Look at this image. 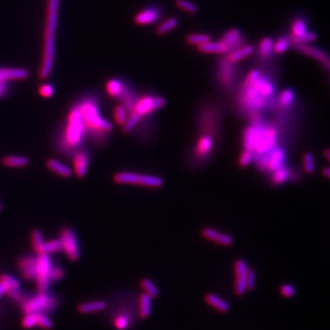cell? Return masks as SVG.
Masks as SVG:
<instances>
[{
	"mask_svg": "<svg viewBox=\"0 0 330 330\" xmlns=\"http://www.w3.org/2000/svg\"><path fill=\"white\" fill-rule=\"evenodd\" d=\"M254 160V154L253 152L250 151H247L244 150L243 152L241 153L239 159V164L241 167H247L250 165V162Z\"/></svg>",
	"mask_w": 330,
	"mask_h": 330,
	"instance_id": "obj_47",
	"label": "cell"
},
{
	"mask_svg": "<svg viewBox=\"0 0 330 330\" xmlns=\"http://www.w3.org/2000/svg\"><path fill=\"white\" fill-rule=\"evenodd\" d=\"M7 291H6L5 287L2 285V283H0V297L2 296Z\"/></svg>",
	"mask_w": 330,
	"mask_h": 330,
	"instance_id": "obj_56",
	"label": "cell"
},
{
	"mask_svg": "<svg viewBox=\"0 0 330 330\" xmlns=\"http://www.w3.org/2000/svg\"><path fill=\"white\" fill-rule=\"evenodd\" d=\"M113 117L115 122L119 126H123L127 121L128 112L122 105H117L114 108Z\"/></svg>",
	"mask_w": 330,
	"mask_h": 330,
	"instance_id": "obj_36",
	"label": "cell"
},
{
	"mask_svg": "<svg viewBox=\"0 0 330 330\" xmlns=\"http://www.w3.org/2000/svg\"><path fill=\"white\" fill-rule=\"evenodd\" d=\"M3 164L10 168H20L28 164L29 160L25 156L8 155L3 158Z\"/></svg>",
	"mask_w": 330,
	"mask_h": 330,
	"instance_id": "obj_28",
	"label": "cell"
},
{
	"mask_svg": "<svg viewBox=\"0 0 330 330\" xmlns=\"http://www.w3.org/2000/svg\"><path fill=\"white\" fill-rule=\"evenodd\" d=\"M202 236L208 241L225 247L231 246L234 243V239L229 234L219 232L211 227H204L202 229Z\"/></svg>",
	"mask_w": 330,
	"mask_h": 330,
	"instance_id": "obj_17",
	"label": "cell"
},
{
	"mask_svg": "<svg viewBox=\"0 0 330 330\" xmlns=\"http://www.w3.org/2000/svg\"><path fill=\"white\" fill-rule=\"evenodd\" d=\"M46 166L49 170L55 173L56 175H60L64 178H69L73 175V171L68 166L61 163V161L55 159H49L46 162Z\"/></svg>",
	"mask_w": 330,
	"mask_h": 330,
	"instance_id": "obj_25",
	"label": "cell"
},
{
	"mask_svg": "<svg viewBox=\"0 0 330 330\" xmlns=\"http://www.w3.org/2000/svg\"><path fill=\"white\" fill-rule=\"evenodd\" d=\"M257 166L265 172H274L285 165L286 151L282 147H276L263 155L255 157Z\"/></svg>",
	"mask_w": 330,
	"mask_h": 330,
	"instance_id": "obj_8",
	"label": "cell"
},
{
	"mask_svg": "<svg viewBox=\"0 0 330 330\" xmlns=\"http://www.w3.org/2000/svg\"><path fill=\"white\" fill-rule=\"evenodd\" d=\"M280 290L281 293L286 298H292L295 294V289L291 284H283Z\"/></svg>",
	"mask_w": 330,
	"mask_h": 330,
	"instance_id": "obj_52",
	"label": "cell"
},
{
	"mask_svg": "<svg viewBox=\"0 0 330 330\" xmlns=\"http://www.w3.org/2000/svg\"><path fill=\"white\" fill-rule=\"evenodd\" d=\"M151 298L146 292L141 294L139 298V315L142 318H147L151 315Z\"/></svg>",
	"mask_w": 330,
	"mask_h": 330,
	"instance_id": "obj_29",
	"label": "cell"
},
{
	"mask_svg": "<svg viewBox=\"0 0 330 330\" xmlns=\"http://www.w3.org/2000/svg\"><path fill=\"white\" fill-rule=\"evenodd\" d=\"M205 299H206V302L208 303L209 306H211L219 312L226 313L229 310L228 304L225 300H223L222 298L217 296L214 293H208L205 297Z\"/></svg>",
	"mask_w": 330,
	"mask_h": 330,
	"instance_id": "obj_27",
	"label": "cell"
},
{
	"mask_svg": "<svg viewBox=\"0 0 330 330\" xmlns=\"http://www.w3.org/2000/svg\"><path fill=\"white\" fill-rule=\"evenodd\" d=\"M89 155L85 151H78L74 157V171L77 177L83 178L87 174Z\"/></svg>",
	"mask_w": 330,
	"mask_h": 330,
	"instance_id": "obj_21",
	"label": "cell"
},
{
	"mask_svg": "<svg viewBox=\"0 0 330 330\" xmlns=\"http://www.w3.org/2000/svg\"><path fill=\"white\" fill-rule=\"evenodd\" d=\"M278 142L279 129L275 125L254 123L243 132L244 150L253 152L254 158L274 150Z\"/></svg>",
	"mask_w": 330,
	"mask_h": 330,
	"instance_id": "obj_3",
	"label": "cell"
},
{
	"mask_svg": "<svg viewBox=\"0 0 330 330\" xmlns=\"http://www.w3.org/2000/svg\"><path fill=\"white\" fill-rule=\"evenodd\" d=\"M60 0H47L45 28L43 36V51L42 62L39 70L41 79L48 78L53 68L55 59V36Z\"/></svg>",
	"mask_w": 330,
	"mask_h": 330,
	"instance_id": "obj_2",
	"label": "cell"
},
{
	"mask_svg": "<svg viewBox=\"0 0 330 330\" xmlns=\"http://www.w3.org/2000/svg\"><path fill=\"white\" fill-rule=\"evenodd\" d=\"M52 260L49 254L42 253L37 257V275L36 284L38 292H47L50 286V273L52 270Z\"/></svg>",
	"mask_w": 330,
	"mask_h": 330,
	"instance_id": "obj_10",
	"label": "cell"
},
{
	"mask_svg": "<svg viewBox=\"0 0 330 330\" xmlns=\"http://www.w3.org/2000/svg\"><path fill=\"white\" fill-rule=\"evenodd\" d=\"M61 250V242L60 239H54L52 241L44 242L43 245V253L50 254V253H54Z\"/></svg>",
	"mask_w": 330,
	"mask_h": 330,
	"instance_id": "obj_40",
	"label": "cell"
},
{
	"mask_svg": "<svg viewBox=\"0 0 330 330\" xmlns=\"http://www.w3.org/2000/svg\"><path fill=\"white\" fill-rule=\"evenodd\" d=\"M275 86L267 76L257 69H252L245 77L239 94L241 108L252 112H259L272 102Z\"/></svg>",
	"mask_w": 330,
	"mask_h": 330,
	"instance_id": "obj_1",
	"label": "cell"
},
{
	"mask_svg": "<svg viewBox=\"0 0 330 330\" xmlns=\"http://www.w3.org/2000/svg\"><path fill=\"white\" fill-rule=\"evenodd\" d=\"M28 71L24 68L0 67V83L8 84L10 81L25 80L28 77Z\"/></svg>",
	"mask_w": 330,
	"mask_h": 330,
	"instance_id": "obj_16",
	"label": "cell"
},
{
	"mask_svg": "<svg viewBox=\"0 0 330 330\" xmlns=\"http://www.w3.org/2000/svg\"><path fill=\"white\" fill-rule=\"evenodd\" d=\"M175 5L180 10H184L189 14H195L197 13L198 9L196 5H194L193 2H190L188 0H176Z\"/></svg>",
	"mask_w": 330,
	"mask_h": 330,
	"instance_id": "obj_44",
	"label": "cell"
},
{
	"mask_svg": "<svg viewBox=\"0 0 330 330\" xmlns=\"http://www.w3.org/2000/svg\"><path fill=\"white\" fill-rule=\"evenodd\" d=\"M9 293L10 295L13 300L17 301V302H23L24 300V295L22 292H20V290H18V291H13V292H7Z\"/></svg>",
	"mask_w": 330,
	"mask_h": 330,
	"instance_id": "obj_53",
	"label": "cell"
},
{
	"mask_svg": "<svg viewBox=\"0 0 330 330\" xmlns=\"http://www.w3.org/2000/svg\"><path fill=\"white\" fill-rule=\"evenodd\" d=\"M198 51L203 53H211V54H225L228 53L229 50L225 43L219 42H211L203 43L197 47Z\"/></svg>",
	"mask_w": 330,
	"mask_h": 330,
	"instance_id": "obj_22",
	"label": "cell"
},
{
	"mask_svg": "<svg viewBox=\"0 0 330 330\" xmlns=\"http://www.w3.org/2000/svg\"><path fill=\"white\" fill-rule=\"evenodd\" d=\"M7 89H8V84L0 83V97L5 94Z\"/></svg>",
	"mask_w": 330,
	"mask_h": 330,
	"instance_id": "obj_54",
	"label": "cell"
},
{
	"mask_svg": "<svg viewBox=\"0 0 330 330\" xmlns=\"http://www.w3.org/2000/svg\"><path fill=\"white\" fill-rule=\"evenodd\" d=\"M209 41H211L210 36L208 34H203V33H193L186 37V43L190 45H194L196 47L203 43H208Z\"/></svg>",
	"mask_w": 330,
	"mask_h": 330,
	"instance_id": "obj_37",
	"label": "cell"
},
{
	"mask_svg": "<svg viewBox=\"0 0 330 330\" xmlns=\"http://www.w3.org/2000/svg\"><path fill=\"white\" fill-rule=\"evenodd\" d=\"M292 178V169H290L286 165H283V167L273 172L271 181L274 185H282Z\"/></svg>",
	"mask_w": 330,
	"mask_h": 330,
	"instance_id": "obj_24",
	"label": "cell"
},
{
	"mask_svg": "<svg viewBox=\"0 0 330 330\" xmlns=\"http://www.w3.org/2000/svg\"><path fill=\"white\" fill-rule=\"evenodd\" d=\"M58 300L48 292H38L36 295L24 300L22 308L25 314L47 313L52 311L57 306Z\"/></svg>",
	"mask_w": 330,
	"mask_h": 330,
	"instance_id": "obj_7",
	"label": "cell"
},
{
	"mask_svg": "<svg viewBox=\"0 0 330 330\" xmlns=\"http://www.w3.org/2000/svg\"><path fill=\"white\" fill-rule=\"evenodd\" d=\"M85 125L80 110L76 106L71 109L68 114L67 125L64 132V142L69 148H76L79 146L83 141L85 133Z\"/></svg>",
	"mask_w": 330,
	"mask_h": 330,
	"instance_id": "obj_5",
	"label": "cell"
},
{
	"mask_svg": "<svg viewBox=\"0 0 330 330\" xmlns=\"http://www.w3.org/2000/svg\"><path fill=\"white\" fill-rule=\"evenodd\" d=\"M258 52H259V56L262 57L264 59L269 58L272 55V53L274 52V42H273V40L268 38V37L261 39V41L259 43Z\"/></svg>",
	"mask_w": 330,
	"mask_h": 330,
	"instance_id": "obj_33",
	"label": "cell"
},
{
	"mask_svg": "<svg viewBox=\"0 0 330 330\" xmlns=\"http://www.w3.org/2000/svg\"><path fill=\"white\" fill-rule=\"evenodd\" d=\"M22 325L25 328L29 329L33 328L34 326L37 325V320H36V314H26L22 319Z\"/></svg>",
	"mask_w": 330,
	"mask_h": 330,
	"instance_id": "obj_50",
	"label": "cell"
},
{
	"mask_svg": "<svg viewBox=\"0 0 330 330\" xmlns=\"http://www.w3.org/2000/svg\"><path fill=\"white\" fill-rule=\"evenodd\" d=\"M221 42L226 44L229 50V52L243 46L244 44V40L241 36V31L238 28H230L229 30H227L223 35Z\"/></svg>",
	"mask_w": 330,
	"mask_h": 330,
	"instance_id": "obj_20",
	"label": "cell"
},
{
	"mask_svg": "<svg viewBox=\"0 0 330 330\" xmlns=\"http://www.w3.org/2000/svg\"><path fill=\"white\" fill-rule=\"evenodd\" d=\"M307 32V24L301 18L295 19L291 26V38H298Z\"/></svg>",
	"mask_w": 330,
	"mask_h": 330,
	"instance_id": "obj_34",
	"label": "cell"
},
{
	"mask_svg": "<svg viewBox=\"0 0 330 330\" xmlns=\"http://www.w3.org/2000/svg\"><path fill=\"white\" fill-rule=\"evenodd\" d=\"M142 287L144 292L149 294L151 298H156L159 295V290L150 279H143L142 281Z\"/></svg>",
	"mask_w": 330,
	"mask_h": 330,
	"instance_id": "obj_43",
	"label": "cell"
},
{
	"mask_svg": "<svg viewBox=\"0 0 330 330\" xmlns=\"http://www.w3.org/2000/svg\"><path fill=\"white\" fill-rule=\"evenodd\" d=\"M325 158H326V160H329V150H328V149H326V150H325Z\"/></svg>",
	"mask_w": 330,
	"mask_h": 330,
	"instance_id": "obj_57",
	"label": "cell"
},
{
	"mask_svg": "<svg viewBox=\"0 0 330 330\" xmlns=\"http://www.w3.org/2000/svg\"><path fill=\"white\" fill-rule=\"evenodd\" d=\"M0 211H1V204H0Z\"/></svg>",
	"mask_w": 330,
	"mask_h": 330,
	"instance_id": "obj_58",
	"label": "cell"
},
{
	"mask_svg": "<svg viewBox=\"0 0 330 330\" xmlns=\"http://www.w3.org/2000/svg\"><path fill=\"white\" fill-rule=\"evenodd\" d=\"M108 307L105 301H94V302L84 303L78 307V310L83 314H89L94 312L102 311Z\"/></svg>",
	"mask_w": 330,
	"mask_h": 330,
	"instance_id": "obj_30",
	"label": "cell"
},
{
	"mask_svg": "<svg viewBox=\"0 0 330 330\" xmlns=\"http://www.w3.org/2000/svg\"><path fill=\"white\" fill-rule=\"evenodd\" d=\"M317 39V35L316 33L312 32V31H307L305 34H303L302 36L298 37V38H291V43L292 44H308L309 43H313L315 42Z\"/></svg>",
	"mask_w": 330,
	"mask_h": 330,
	"instance_id": "obj_42",
	"label": "cell"
},
{
	"mask_svg": "<svg viewBox=\"0 0 330 330\" xmlns=\"http://www.w3.org/2000/svg\"><path fill=\"white\" fill-rule=\"evenodd\" d=\"M61 250L64 251L68 259L76 261L80 257V248L75 231L70 227H65L61 230Z\"/></svg>",
	"mask_w": 330,
	"mask_h": 330,
	"instance_id": "obj_11",
	"label": "cell"
},
{
	"mask_svg": "<svg viewBox=\"0 0 330 330\" xmlns=\"http://www.w3.org/2000/svg\"><path fill=\"white\" fill-rule=\"evenodd\" d=\"M31 241H32V248L34 251L37 254H42L43 250V245H44V241H43V233L38 229H35L31 233Z\"/></svg>",
	"mask_w": 330,
	"mask_h": 330,
	"instance_id": "obj_38",
	"label": "cell"
},
{
	"mask_svg": "<svg viewBox=\"0 0 330 330\" xmlns=\"http://www.w3.org/2000/svg\"><path fill=\"white\" fill-rule=\"evenodd\" d=\"M160 19V10L156 8H148L136 14L134 17V21L137 25L145 26L155 23Z\"/></svg>",
	"mask_w": 330,
	"mask_h": 330,
	"instance_id": "obj_19",
	"label": "cell"
},
{
	"mask_svg": "<svg viewBox=\"0 0 330 330\" xmlns=\"http://www.w3.org/2000/svg\"><path fill=\"white\" fill-rule=\"evenodd\" d=\"M303 167L307 174H313L316 169L314 156L311 152H306L303 156Z\"/></svg>",
	"mask_w": 330,
	"mask_h": 330,
	"instance_id": "obj_41",
	"label": "cell"
},
{
	"mask_svg": "<svg viewBox=\"0 0 330 330\" xmlns=\"http://www.w3.org/2000/svg\"><path fill=\"white\" fill-rule=\"evenodd\" d=\"M0 283L5 287L7 292L20 290V283L19 280L9 274H4L0 277Z\"/></svg>",
	"mask_w": 330,
	"mask_h": 330,
	"instance_id": "obj_32",
	"label": "cell"
},
{
	"mask_svg": "<svg viewBox=\"0 0 330 330\" xmlns=\"http://www.w3.org/2000/svg\"><path fill=\"white\" fill-rule=\"evenodd\" d=\"M114 181L117 184H133L150 188H160L164 181L157 175H144L131 172H120L114 175Z\"/></svg>",
	"mask_w": 330,
	"mask_h": 330,
	"instance_id": "obj_6",
	"label": "cell"
},
{
	"mask_svg": "<svg viewBox=\"0 0 330 330\" xmlns=\"http://www.w3.org/2000/svg\"><path fill=\"white\" fill-rule=\"evenodd\" d=\"M124 83L118 79H110L106 84V90L108 94L114 98H118L122 93Z\"/></svg>",
	"mask_w": 330,
	"mask_h": 330,
	"instance_id": "obj_31",
	"label": "cell"
},
{
	"mask_svg": "<svg viewBox=\"0 0 330 330\" xmlns=\"http://www.w3.org/2000/svg\"><path fill=\"white\" fill-rule=\"evenodd\" d=\"M77 107L80 110L85 129H89L94 133L96 132L97 134L108 133L113 129L112 124L100 116L94 99H85Z\"/></svg>",
	"mask_w": 330,
	"mask_h": 330,
	"instance_id": "obj_4",
	"label": "cell"
},
{
	"mask_svg": "<svg viewBox=\"0 0 330 330\" xmlns=\"http://www.w3.org/2000/svg\"><path fill=\"white\" fill-rule=\"evenodd\" d=\"M36 320L37 325L43 329H50L52 326V320L43 313H36Z\"/></svg>",
	"mask_w": 330,
	"mask_h": 330,
	"instance_id": "obj_46",
	"label": "cell"
},
{
	"mask_svg": "<svg viewBox=\"0 0 330 330\" xmlns=\"http://www.w3.org/2000/svg\"><path fill=\"white\" fill-rule=\"evenodd\" d=\"M291 44L292 43L290 40V36L280 37L275 43H274V52L278 54H282L287 51L288 48L290 47Z\"/></svg>",
	"mask_w": 330,
	"mask_h": 330,
	"instance_id": "obj_39",
	"label": "cell"
},
{
	"mask_svg": "<svg viewBox=\"0 0 330 330\" xmlns=\"http://www.w3.org/2000/svg\"><path fill=\"white\" fill-rule=\"evenodd\" d=\"M166 105V100L162 96L158 95H143L139 97L131 112L143 118L148 115L154 113L157 110L162 109ZM130 112V113H131Z\"/></svg>",
	"mask_w": 330,
	"mask_h": 330,
	"instance_id": "obj_9",
	"label": "cell"
},
{
	"mask_svg": "<svg viewBox=\"0 0 330 330\" xmlns=\"http://www.w3.org/2000/svg\"><path fill=\"white\" fill-rule=\"evenodd\" d=\"M64 276V271L59 266H54L52 265L51 273H50V281L51 282H57L59 280L62 279Z\"/></svg>",
	"mask_w": 330,
	"mask_h": 330,
	"instance_id": "obj_49",
	"label": "cell"
},
{
	"mask_svg": "<svg viewBox=\"0 0 330 330\" xmlns=\"http://www.w3.org/2000/svg\"><path fill=\"white\" fill-rule=\"evenodd\" d=\"M255 284H256V274H255V272L253 270L248 268L247 274H246L247 290L254 289Z\"/></svg>",
	"mask_w": 330,
	"mask_h": 330,
	"instance_id": "obj_51",
	"label": "cell"
},
{
	"mask_svg": "<svg viewBox=\"0 0 330 330\" xmlns=\"http://www.w3.org/2000/svg\"><path fill=\"white\" fill-rule=\"evenodd\" d=\"M297 52H301L305 55L311 57L317 61H319L324 66L325 70H329V57L324 51L318 48L314 47L309 44H292Z\"/></svg>",
	"mask_w": 330,
	"mask_h": 330,
	"instance_id": "obj_14",
	"label": "cell"
},
{
	"mask_svg": "<svg viewBox=\"0 0 330 330\" xmlns=\"http://www.w3.org/2000/svg\"><path fill=\"white\" fill-rule=\"evenodd\" d=\"M253 52H254V47L252 45H243L232 52H228L226 59L232 63H237L239 61L244 60L247 57L250 56Z\"/></svg>",
	"mask_w": 330,
	"mask_h": 330,
	"instance_id": "obj_23",
	"label": "cell"
},
{
	"mask_svg": "<svg viewBox=\"0 0 330 330\" xmlns=\"http://www.w3.org/2000/svg\"><path fill=\"white\" fill-rule=\"evenodd\" d=\"M236 63H232L226 58L222 59L218 65V80L224 87L229 88L234 85L236 79L237 69Z\"/></svg>",
	"mask_w": 330,
	"mask_h": 330,
	"instance_id": "obj_13",
	"label": "cell"
},
{
	"mask_svg": "<svg viewBox=\"0 0 330 330\" xmlns=\"http://www.w3.org/2000/svg\"><path fill=\"white\" fill-rule=\"evenodd\" d=\"M114 325L118 330H126L129 325V318L127 315H118L114 319Z\"/></svg>",
	"mask_w": 330,
	"mask_h": 330,
	"instance_id": "obj_45",
	"label": "cell"
},
{
	"mask_svg": "<svg viewBox=\"0 0 330 330\" xmlns=\"http://www.w3.org/2000/svg\"><path fill=\"white\" fill-rule=\"evenodd\" d=\"M38 91L41 96H43L44 98H49V97H52L54 94V87H53V85H50V84H43L39 86Z\"/></svg>",
	"mask_w": 330,
	"mask_h": 330,
	"instance_id": "obj_48",
	"label": "cell"
},
{
	"mask_svg": "<svg viewBox=\"0 0 330 330\" xmlns=\"http://www.w3.org/2000/svg\"><path fill=\"white\" fill-rule=\"evenodd\" d=\"M295 101V94L292 88H287L282 91L279 94L277 107L282 110L290 109Z\"/></svg>",
	"mask_w": 330,
	"mask_h": 330,
	"instance_id": "obj_26",
	"label": "cell"
},
{
	"mask_svg": "<svg viewBox=\"0 0 330 330\" xmlns=\"http://www.w3.org/2000/svg\"><path fill=\"white\" fill-rule=\"evenodd\" d=\"M19 267L27 280H35L37 275V257L26 256L19 259Z\"/></svg>",
	"mask_w": 330,
	"mask_h": 330,
	"instance_id": "obj_18",
	"label": "cell"
},
{
	"mask_svg": "<svg viewBox=\"0 0 330 330\" xmlns=\"http://www.w3.org/2000/svg\"><path fill=\"white\" fill-rule=\"evenodd\" d=\"M215 134L202 132L193 148V155L199 160H205L212 154L215 148Z\"/></svg>",
	"mask_w": 330,
	"mask_h": 330,
	"instance_id": "obj_12",
	"label": "cell"
},
{
	"mask_svg": "<svg viewBox=\"0 0 330 330\" xmlns=\"http://www.w3.org/2000/svg\"><path fill=\"white\" fill-rule=\"evenodd\" d=\"M323 175H325V177L326 178H329L330 177V169L328 167H325L324 171H323Z\"/></svg>",
	"mask_w": 330,
	"mask_h": 330,
	"instance_id": "obj_55",
	"label": "cell"
},
{
	"mask_svg": "<svg viewBox=\"0 0 330 330\" xmlns=\"http://www.w3.org/2000/svg\"><path fill=\"white\" fill-rule=\"evenodd\" d=\"M235 274H236V281H235V292L238 295H243L247 291L246 285V274L248 271V265L245 260L238 259L235 265Z\"/></svg>",
	"mask_w": 330,
	"mask_h": 330,
	"instance_id": "obj_15",
	"label": "cell"
},
{
	"mask_svg": "<svg viewBox=\"0 0 330 330\" xmlns=\"http://www.w3.org/2000/svg\"><path fill=\"white\" fill-rule=\"evenodd\" d=\"M178 26V19L175 18H170L166 19L162 23H160L156 29V32L160 36H163L165 34L170 32L174 28Z\"/></svg>",
	"mask_w": 330,
	"mask_h": 330,
	"instance_id": "obj_35",
	"label": "cell"
}]
</instances>
